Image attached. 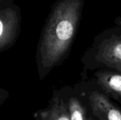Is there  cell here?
<instances>
[{"label":"cell","mask_w":121,"mask_h":120,"mask_svg":"<svg viewBox=\"0 0 121 120\" xmlns=\"http://www.w3.org/2000/svg\"><path fill=\"white\" fill-rule=\"evenodd\" d=\"M84 0H57L51 7L37 49L40 79L65 57L76 35Z\"/></svg>","instance_id":"obj_1"},{"label":"cell","mask_w":121,"mask_h":120,"mask_svg":"<svg viewBox=\"0 0 121 120\" xmlns=\"http://www.w3.org/2000/svg\"><path fill=\"white\" fill-rule=\"evenodd\" d=\"M94 54L99 63L121 73V26L106 30L98 37Z\"/></svg>","instance_id":"obj_2"},{"label":"cell","mask_w":121,"mask_h":120,"mask_svg":"<svg viewBox=\"0 0 121 120\" xmlns=\"http://www.w3.org/2000/svg\"><path fill=\"white\" fill-rule=\"evenodd\" d=\"M35 116L36 120H70L67 103L59 98L52 99L50 105Z\"/></svg>","instance_id":"obj_6"},{"label":"cell","mask_w":121,"mask_h":120,"mask_svg":"<svg viewBox=\"0 0 121 120\" xmlns=\"http://www.w3.org/2000/svg\"><path fill=\"white\" fill-rule=\"evenodd\" d=\"M95 76L102 88L121 102V73L103 71Z\"/></svg>","instance_id":"obj_5"},{"label":"cell","mask_w":121,"mask_h":120,"mask_svg":"<svg viewBox=\"0 0 121 120\" xmlns=\"http://www.w3.org/2000/svg\"><path fill=\"white\" fill-rule=\"evenodd\" d=\"M21 10L15 3L0 11V52L17 40L21 28Z\"/></svg>","instance_id":"obj_3"},{"label":"cell","mask_w":121,"mask_h":120,"mask_svg":"<svg viewBox=\"0 0 121 120\" xmlns=\"http://www.w3.org/2000/svg\"><path fill=\"white\" fill-rule=\"evenodd\" d=\"M89 101L98 120H121V111L106 95L93 92L89 97Z\"/></svg>","instance_id":"obj_4"},{"label":"cell","mask_w":121,"mask_h":120,"mask_svg":"<svg viewBox=\"0 0 121 120\" xmlns=\"http://www.w3.org/2000/svg\"><path fill=\"white\" fill-rule=\"evenodd\" d=\"M88 120H91V118H89V119H88Z\"/></svg>","instance_id":"obj_10"},{"label":"cell","mask_w":121,"mask_h":120,"mask_svg":"<svg viewBox=\"0 0 121 120\" xmlns=\"http://www.w3.org/2000/svg\"><path fill=\"white\" fill-rule=\"evenodd\" d=\"M15 0H0V11L14 3Z\"/></svg>","instance_id":"obj_8"},{"label":"cell","mask_w":121,"mask_h":120,"mask_svg":"<svg viewBox=\"0 0 121 120\" xmlns=\"http://www.w3.org/2000/svg\"><path fill=\"white\" fill-rule=\"evenodd\" d=\"M9 97V93L4 89H0V106Z\"/></svg>","instance_id":"obj_9"},{"label":"cell","mask_w":121,"mask_h":120,"mask_svg":"<svg viewBox=\"0 0 121 120\" xmlns=\"http://www.w3.org/2000/svg\"><path fill=\"white\" fill-rule=\"evenodd\" d=\"M70 120H88L86 110L79 102L75 98H71L67 103Z\"/></svg>","instance_id":"obj_7"}]
</instances>
